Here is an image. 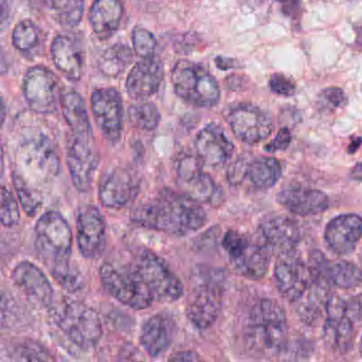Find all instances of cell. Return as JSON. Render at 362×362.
Wrapping results in <instances>:
<instances>
[{
	"instance_id": "obj_37",
	"label": "cell",
	"mask_w": 362,
	"mask_h": 362,
	"mask_svg": "<svg viewBox=\"0 0 362 362\" xmlns=\"http://www.w3.org/2000/svg\"><path fill=\"white\" fill-rule=\"evenodd\" d=\"M12 42L20 52H29L39 43V31L30 21H24L14 28Z\"/></svg>"
},
{
	"instance_id": "obj_39",
	"label": "cell",
	"mask_w": 362,
	"mask_h": 362,
	"mask_svg": "<svg viewBox=\"0 0 362 362\" xmlns=\"http://www.w3.org/2000/svg\"><path fill=\"white\" fill-rule=\"evenodd\" d=\"M133 47L137 56L143 59L153 58L156 40L147 29L136 27L132 33Z\"/></svg>"
},
{
	"instance_id": "obj_31",
	"label": "cell",
	"mask_w": 362,
	"mask_h": 362,
	"mask_svg": "<svg viewBox=\"0 0 362 362\" xmlns=\"http://www.w3.org/2000/svg\"><path fill=\"white\" fill-rule=\"evenodd\" d=\"M133 60V54L128 46L116 44L105 50L101 57L99 67L100 71L109 77H117Z\"/></svg>"
},
{
	"instance_id": "obj_11",
	"label": "cell",
	"mask_w": 362,
	"mask_h": 362,
	"mask_svg": "<svg viewBox=\"0 0 362 362\" xmlns=\"http://www.w3.org/2000/svg\"><path fill=\"white\" fill-rule=\"evenodd\" d=\"M67 166L76 189L88 192L92 187L99 156L93 135L74 134L67 146Z\"/></svg>"
},
{
	"instance_id": "obj_14",
	"label": "cell",
	"mask_w": 362,
	"mask_h": 362,
	"mask_svg": "<svg viewBox=\"0 0 362 362\" xmlns=\"http://www.w3.org/2000/svg\"><path fill=\"white\" fill-rule=\"evenodd\" d=\"M95 122L107 141L117 143L122 137L124 122L122 97L115 88H100L92 95Z\"/></svg>"
},
{
	"instance_id": "obj_12",
	"label": "cell",
	"mask_w": 362,
	"mask_h": 362,
	"mask_svg": "<svg viewBox=\"0 0 362 362\" xmlns=\"http://www.w3.org/2000/svg\"><path fill=\"white\" fill-rule=\"evenodd\" d=\"M24 94L33 111L42 114L52 113L62 98L60 80L46 67H33L25 76Z\"/></svg>"
},
{
	"instance_id": "obj_46",
	"label": "cell",
	"mask_w": 362,
	"mask_h": 362,
	"mask_svg": "<svg viewBox=\"0 0 362 362\" xmlns=\"http://www.w3.org/2000/svg\"><path fill=\"white\" fill-rule=\"evenodd\" d=\"M169 360H173V361H198L200 360V357L194 351H185L175 353V355L169 357Z\"/></svg>"
},
{
	"instance_id": "obj_4",
	"label": "cell",
	"mask_w": 362,
	"mask_h": 362,
	"mask_svg": "<svg viewBox=\"0 0 362 362\" xmlns=\"http://www.w3.org/2000/svg\"><path fill=\"white\" fill-rule=\"evenodd\" d=\"M35 247L49 271L71 262L73 232L60 213L47 211L37 220Z\"/></svg>"
},
{
	"instance_id": "obj_47",
	"label": "cell",
	"mask_w": 362,
	"mask_h": 362,
	"mask_svg": "<svg viewBox=\"0 0 362 362\" xmlns=\"http://www.w3.org/2000/svg\"><path fill=\"white\" fill-rule=\"evenodd\" d=\"M351 177L355 181L362 182V162L358 163L351 171Z\"/></svg>"
},
{
	"instance_id": "obj_5",
	"label": "cell",
	"mask_w": 362,
	"mask_h": 362,
	"mask_svg": "<svg viewBox=\"0 0 362 362\" xmlns=\"http://www.w3.org/2000/svg\"><path fill=\"white\" fill-rule=\"evenodd\" d=\"M175 94L185 103L199 107H213L220 100V88L215 78L200 64L181 61L173 71Z\"/></svg>"
},
{
	"instance_id": "obj_51",
	"label": "cell",
	"mask_w": 362,
	"mask_h": 362,
	"mask_svg": "<svg viewBox=\"0 0 362 362\" xmlns=\"http://www.w3.org/2000/svg\"><path fill=\"white\" fill-rule=\"evenodd\" d=\"M279 1H281V3H288L289 0H279Z\"/></svg>"
},
{
	"instance_id": "obj_25",
	"label": "cell",
	"mask_w": 362,
	"mask_h": 362,
	"mask_svg": "<svg viewBox=\"0 0 362 362\" xmlns=\"http://www.w3.org/2000/svg\"><path fill=\"white\" fill-rule=\"evenodd\" d=\"M277 202L294 215L308 217L323 213L329 206V199L321 190L291 187L281 190Z\"/></svg>"
},
{
	"instance_id": "obj_44",
	"label": "cell",
	"mask_w": 362,
	"mask_h": 362,
	"mask_svg": "<svg viewBox=\"0 0 362 362\" xmlns=\"http://www.w3.org/2000/svg\"><path fill=\"white\" fill-rule=\"evenodd\" d=\"M291 139V133H290L289 129L281 128L277 133L276 137L270 144H268L264 149L268 152L284 151L289 147Z\"/></svg>"
},
{
	"instance_id": "obj_28",
	"label": "cell",
	"mask_w": 362,
	"mask_h": 362,
	"mask_svg": "<svg viewBox=\"0 0 362 362\" xmlns=\"http://www.w3.org/2000/svg\"><path fill=\"white\" fill-rule=\"evenodd\" d=\"M173 328L170 320L162 315H153L144 323L141 343L148 355L158 357L167 351L173 342Z\"/></svg>"
},
{
	"instance_id": "obj_6",
	"label": "cell",
	"mask_w": 362,
	"mask_h": 362,
	"mask_svg": "<svg viewBox=\"0 0 362 362\" xmlns=\"http://www.w3.org/2000/svg\"><path fill=\"white\" fill-rule=\"evenodd\" d=\"M131 269L147 286L154 300L173 303L184 293L181 279L169 268L164 259L153 252L143 250L137 254Z\"/></svg>"
},
{
	"instance_id": "obj_17",
	"label": "cell",
	"mask_w": 362,
	"mask_h": 362,
	"mask_svg": "<svg viewBox=\"0 0 362 362\" xmlns=\"http://www.w3.org/2000/svg\"><path fill=\"white\" fill-rule=\"evenodd\" d=\"M228 124L237 139L243 143L257 144L270 136L272 119L258 107L241 105L230 110L228 114Z\"/></svg>"
},
{
	"instance_id": "obj_42",
	"label": "cell",
	"mask_w": 362,
	"mask_h": 362,
	"mask_svg": "<svg viewBox=\"0 0 362 362\" xmlns=\"http://www.w3.org/2000/svg\"><path fill=\"white\" fill-rule=\"evenodd\" d=\"M270 88L272 92L281 96H292L296 93V86L293 82L281 74H275L271 77Z\"/></svg>"
},
{
	"instance_id": "obj_9",
	"label": "cell",
	"mask_w": 362,
	"mask_h": 362,
	"mask_svg": "<svg viewBox=\"0 0 362 362\" xmlns=\"http://www.w3.org/2000/svg\"><path fill=\"white\" fill-rule=\"evenodd\" d=\"M198 156H184L177 160V177L184 194L200 203L218 207L223 202V190L203 170Z\"/></svg>"
},
{
	"instance_id": "obj_23",
	"label": "cell",
	"mask_w": 362,
	"mask_h": 362,
	"mask_svg": "<svg viewBox=\"0 0 362 362\" xmlns=\"http://www.w3.org/2000/svg\"><path fill=\"white\" fill-rule=\"evenodd\" d=\"M260 236L272 253L279 256L292 253L300 243V232L298 224L285 216L268 218L259 226Z\"/></svg>"
},
{
	"instance_id": "obj_43",
	"label": "cell",
	"mask_w": 362,
	"mask_h": 362,
	"mask_svg": "<svg viewBox=\"0 0 362 362\" xmlns=\"http://www.w3.org/2000/svg\"><path fill=\"white\" fill-rule=\"evenodd\" d=\"M319 99L326 107L337 109L344 103V92L338 88H326V90H322Z\"/></svg>"
},
{
	"instance_id": "obj_40",
	"label": "cell",
	"mask_w": 362,
	"mask_h": 362,
	"mask_svg": "<svg viewBox=\"0 0 362 362\" xmlns=\"http://www.w3.org/2000/svg\"><path fill=\"white\" fill-rule=\"evenodd\" d=\"M18 361H50L54 358L49 355L45 347L33 341H27L18 345L16 351Z\"/></svg>"
},
{
	"instance_id": "obj_50",
	"label": "cell",
	"mask_w": 362,
	"mask_h": 362,
	"mask_svg": "<svg viewBox=\"0 0 362 362\" xmlns=\"http://www.w3.org/2000/svg\"><path fill=\"white\" fill-rule=\"evenodd\" d=\"M360 354H361V356H362V337H361V341H360Z\"/></svg>"
},
{
	"instance_id": "obj_2",
	"label": "cell",
	"mask_w": 362,
	"mask_h": 362,
	"mask_svg": "<svg viewBox=\"0 0 362 362\" xmlns=\"http://www.w3.org/2000/svg\"><path fill=\"white\" fill-rule=\"evenodd\" d=\"M287 332V317L279 303L264 298L254 305L245 330L252 353L262 357L276 355L285 345Z\"/></svg>"
},
{
	"instance_id": "obj_24",
	"label": "cell",
	"mask_w": 362,
	"mask_h": 362,
	"mask_svg": "<svg viewBox=\"0 0 362 362\" xmlns=\"http://www.w3.org/2000/svg\"><path fill=\"white\" fill-rule=\"evenodd\" d=\"M163 78V63L156 58L145 59L131 69L127 79V92L133 99L148 98L158 92Z\"/></svg>"
},
{
	"instance_id": "obj_8",
	"label": "cell",
	"mask_w": 362,
	"mask_h": 362,
	"mask_svg": "<svg viewBox=\"0 0 362 362\" xmlns=\"http://www.w3.org/2000/svg\"><path fill=\"white\" fill-rule=\"evenodd\" d=\"M101 283L114 298L135 310L151 306L154 298L147 286L132 269H122L110 262L101 264Z\"/></svg>"
},
{
	"instance_id": "obj_16",
	"label": "cell",
	"mask_w": 362,
	"mask_h": 362,
	"mask_svg": "<svg viewBox=\"0 0 362 362\" xmlns=\"http://www.w3.org/2000/svg\"><path fill=\"white\" fill-rule=\"evenodd\" d=\"M324 339L326 344L337 353L345 354L351 349L355 336V322L347 313L346 300L330 296L326 305Z\"/></svg>"
},
{
	"instance_id": "obj_18",
	"label": "cell",
	"mask_w": 362,
	"mask_h": 362,
	"mask_svg": "<svg viewBox=\"0 0 362 362\" xmlns=\"http://www.w3.org/2000/svg\"><path fill=\"white\" fill-rule=\"evenodd\" d=\"M274 277L279 293L291 303L304 296L313 281L310 268L291 253L281 256L275 266Z\"/></svg>"
},
{
	"instance_id": "obj_32",
	"label": "cell",
	"mask_w": 362,
	"mask_h": 362,
	"mask_svg": "<svg viewBox=\"0 0 362 362\" xmlns=\"http://www.w3.org/2000/svg\"><path fill=\"white\" fill-rule=\"evenodd\" d=\"M327 276L337 287L351 289L362 285V267L349 262L328 264Z\"/></svg>"
},
{
	"instance_id": "obj_29",
	"label": "cell",
	"mask_w": 362,
	"mask_h": 362,
	"mask_svg": "<svg viewBox=\"0 0 362 362\" xmlns=\"http://www.w3.org/2000/svg\"><path fill=\"white\" fill-rule=\"evenodd\" d=\"M61 107L74 134L93 135L92 126L83 98L78 93L69 92L61 98Z\"/></svg>"
},
{
	"instance_id": "obj_35",
	"label": "cell",
	"mask_w": 362,
	"mask_h": 362,
	"mask_svg": "<svg viewBox=\"0 0 362 362\" xmlns=\"http://www.w3.org/2000/svg\"><path fill=\"white\" fill-rule=\"evenodd\" d=\"M12 181H13V186L16 188V194H18V200H20L25 213L30 217H35L39 209H41L42 204H43L41 194L35 192L27 183L26 180L21 177L20 175L13 173Z\"/></svg>"
},
{
	"instance_id": "obj_10",
	"label": "cell",
	"mask_w": 362,
	"mask_h": 362,
	"mask_svg": "<svg viewBox=\"0 0 362 362\" xmlns=\"http://www.w3.org/2000/svg\"><path fill=\"white\" fill-rule=\"evenodd\" d=\"M18 164L30 179L47 181L60 170V160L52 141L44 135L25 139L18 149Z\"/></svg>"
},
{
	"instance_id": "obj_38",
	"label": "cell",
	"mask_w": 362,
	"mask_h": 362,
	"mask_svg": "<svg viewBox=\"0 0 362 362\" xmlns=\"http://www.w3.org/2000/svg\"><path fill=\"white\" fill-rule=\"evenodd\" d=\"M21 211L18 201L14 194L4 186L1 188V201H0V220L6 228H12L20 221Z\"/></svg>"
},
{
	"instance_id": "obj_49",
	"label": "cell",
	"mask_w": 362,
	"mask_h": 362,
	"mask_svg": "<svg viewBox=\"0 0 362 362\" xmlns=\"http://www.w3.org/2000/svg\"><path fill=\"white\" fill-rule=\"evenodd\" d=\"M361 139H354L353 143L351 144V147H349V151L355 152L357 148L359 147L360 144H361Z\"/></svg>"
},
{
	"instance_id": "obj_30",
	"label": "cell",
	"mask_w": 362,
	"mask_h": 362,
	"mask_svg": "<svg viewBox=\"0 0 362 362\" xmlns=\"http://www.w3.org/2000/svg\"><path fill=\"white\" fill-rule=\"evenodd\" d=\"M281 177V166L273 158H258L250 160L247 177L254 187L260 190L269 189L276 184Z\"/></svg>"
},
{
	"instance_id": "obj_21",
	"label": "cell",
	"mask_w": 362,
	"mask_h": 362,
	"mask_svg": "<svg viewBox=\"0 0 362 362\" xmlns=\"http://www.w3.org/2000/svg\"><path fill=\"white\" fill-rule=\"evenodd\" d=\"M326 243L334 253H353L362 237V218L355 214H345L330 220L326 226Z\"/></svg>"
},
{
	"instance_id": "obj_13",
	"label": "cell",
	"mask_w": 362,
	"mask_h": 362,
	"mask_svg": "<svg viewBox=\"0 0 362 362\" xmlns=\"http://www.w3.org/2000/svg\"><path fill=\"white\" fill-rule=\"evenodd\" d=\"M223 290L216 279L204 281L194 287L188 298L186 315L194 327L205 330L219 317Z\"/></svg>"
},
{
	"instance_id": "obj_34",
	"label": "cell",
	"mask_w": 362,
	"mask_h": 362,
	"mask_svg": "<svg viewBox=\"0 0 362 362\" xmlns=\"http://www.w3.org/2000/svg\"><path fill=\"white\" fill-rule=\"evenodd\" d=\"M131 122L141 130L153 131L160 122L158 107L151 103H141L132 105L129 111Z\"/></svg>"
},
{
	"instance_id": "obj_33",
	"label": "cell",
	"mask_w": 362,
	"mask_h": 362,
	"mask_svg": "<svg viewBox=\"0 0 362 362\" xmlns=\"http://www.w3.org/2000/svg\"><path fill=\"white\" fill-rule=\"evenodd\" d=\"M44 5L56 13L63 26H77L83 16V0H42Z\"/></svg>"
},
{
	"instance_id": "obj_27",
	"label": "cell",
	"mask_w": 362,
	"mask_h": 362,
	"mask_svg": "<svg viewBox=\"0 0 362 362\" xmlns=\"http://www.w3.org/2000/svg\"><path fill=\"white\" fill-rule=\"evenodd\" d=\"M52 57L57 69L71 81H78L83 73V58L77 44L66 35L52 42Z\"/></svg>"
},
{
	"instance_id": "obj_15",
	"label": "cell",
	"mask_w": 362,
	"mask_h": 362,
	"mask_svg": "<svg viewBox=\"0 0 362 362\" xmlns=\"http://www.w3.org/2000/svg\"><path fill=\"white\" fill-rule=\"evenodd\" d=\"M77 243L84 258L98 257L105 247L107 223L105 216L94 205L83 204L76 215Z\"/></svg>"
},
{
	"instance_id": "obj_48",
	"label": "cell",
	"mask_w": 362,
	"mask_h": 362,
	"mask_svg": "<svg viewBox=\"0 0 362 362\" xmlns=\"http://www.w3.org/2000/svg\"><path fill=\"white\" fill-rule=\"evenodd\" d=\"M217 65L222 69H230V67L236 66V63L234 60H228V59L218 58Z\"/></svg>"
},
{
	"instance_id": "obj_20",
	"label": "cell",
	"mask_w": 362,
	"mask_h": 362,
	"mask_svg": "<svg viewBox=\"0 0 362 362\" xmlns=\"http://www.w3.org/2000/svg\"><path fill=\"white\" fill-rule=\"evenodd\" d=\"M194 146L201 162L213 168L226 165L234 153V145L223 129L214 124L198 133Z\"/></svg>"
},
{
	"instance_id": "obj_36",
	"label": "cell",
	"mask_w": 362,
	"mask_h": 362,
	"mask_svg": "<svg viewBox=\"0 0 362 362\" xmlns=\"http://www.w3.org/2000/svg\"><path fill=\"white\" fill-rule=\"evenodd\" d=\"M52 279L67 292L75 293L84 287V279L81 273L74 268L71 264H64L50 270Z\"/></svg>"
},
{
	"instance_id": "obj_52",
	"label": "cell",
	"mask_w": 362,
	"mask_h": 362,
	"mask_svg": "<svg viewBox=\"0 0 362 362\" xmlns=\"http://www.w3.org/2000/svg\"><path fill=\"white\" fill-rule=\"evenodd\" d=\"M361 92H362V88H361Z\"/></svg>"
},
{
	"instance_id": "obj_26",
	"label": "cell",
	"mask_w": 362,
	"mask_h": 362,
	"mask_svg": "<svg viewBox=\"0 0 362 362\" xmlns=\"http://www.w3.org/2000/svg\"><path fill=\"white\" fill-rule=\"evenodd\" d=\"M124 7L120 0H95L88 21L97 37L110 39L119 28Z\"/></svg>"
},
{
	"instance_id": "obj_7",
	"label": "cell",
	"mask_w": 362,
	"mask_h": 362,
	"mask_svg": "<svg viewBox=\"0 0 362 362\" xmlns=\"http://www.w3.org/2000/svg\"><path fill=\"white\" fill-rule=\"evenodd\" d=\"M222 245L235 270L243 276L260 279L268 272L272 251L262 239L254 241L236 230H228Z\"/></svg>"
},
{
	"instance_id": "obj_45",
	"label": "cell",
	"mask_w": 362,
	"mask_h": 362,
	"mask_svg": "<svg viewBox=\"0 0 362 362\" xmlns=\"http://www.w3.org/2000/svg\"><path fill=\"white\" fill-rule=\"evenodd\" d=\"M347 313L355 323L362 321V293L346 300Z\"/></svg>"
},
{
	"instance_id": "obj_1",
	"label": "cell",
	"mask_w": 362,
	"mask_h": 362,
	"mask_svg": "<svg viewBox=\"0 0 362 362\" xmlns=\"http://www.w3.org/2000/svg\"><path fill=\"white\" fill-rule=\"evenodd\" d=\"M131 220L141 228L185 236L204 226L206 213L200 202L184 192L165 189L137 205L131 213Z\"/></svg>"
},
{
	"instance_id": "obj_41",
	"label": "cell",
	"mask_w": 362,
	"mask_h": 362,
	"mask_svg": "<svg viewBox=\"0 0 362 362\" xmlns=\"http://www.w3.org/2000/svg\"><path fill=\"white\" fill-rule=\"evenodd\" d=\"M249 158H239L236 162L233 163L228 169V181L232 185H240L245 177H247V164H249Z\"/></svg>"
},
{
	"instance_id": "obj_19",
	"label": "cell",
	"mask_w": 362,
	"mask_h": 362,
	"mask_svg": "<svg viewBox=\"0 0 362 362\" xmlns=\"http://www.w3.org/2000/svg\"><path fill=\"white\" fill-rule=\"evenodd\" d=\"M14 285L35 304L50 307L54 300V291L48 277L33 262L25 260L12 271Z\"/></svg>"
},
{
	"instance_id": "obj_3",
	"label": "cell",
	"mask_w": 362,
	"mask_h": 362,
	"mask_svg": "<svg viewBox=\"0 0 362 362\" xmlns=\"http://www.w3.org/2000/svg\"><path fill=\"white\" fill-rule=\"evenodd\" d=\"M52 317L63 334L82 349H92L103 336L100 319L94 309L88 305L61 298L50 306Z\"/></svg>"
},
{
	"instance_id": "obj_22",
	"label": "cell",
	"mask_w": 362,
	"mask_h": 362,
	"mask_svg": "<svg viewBox=\"0 0 362 362\" xmlns=\"http://www.w3.org/2000/svg\"><path fill=\"white\" fill-rule=\"evenodd\" d=\"M136 192L135 177L127 169L118 167L110 171L101 181L99 200L107 209H119L134 199Z\"/></svg>"
}]
</instances>
